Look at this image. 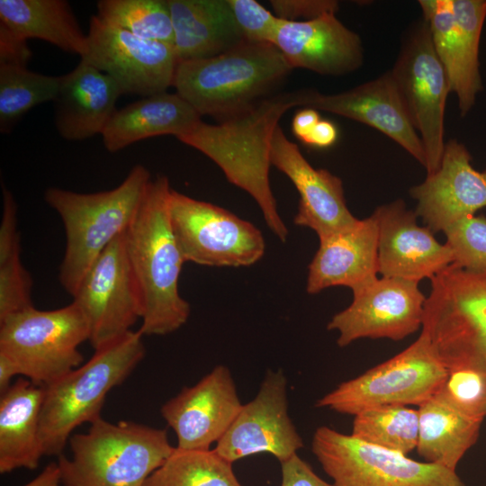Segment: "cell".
I'll list each match as a JSON object with an SVG mask.
<instances>
[{
  "label": "cell",
  "mask_w": 486,
  "mask_h": 486,
  "mask_svg": "<svg viewBox=\"0 0 486 486\" xmlns=\"http://www.w3.org/2000/svg\"><path fill=\"white\" fill-rule=\"evenodd\" d=\"M244 40L273 44L281 19L255 0H228Z\"/></svg>",
  "instance_id": "cell-38"
},
{
  "label": "cell",
  "mask_w": 486,
  "mask_h": 486,
  "mask_svg": "<svg viewBox=\"0 0 486 486\" xmlns=\"http://www.w3.org/2000/svg\"><path fill=\"white\" fill-rule=\"evenodd\" d=\"M0 23L25 40L39 39L80 58L87 34L65 0H0Z\"/></svg>",
  "instance_id": "cell-29"
},
{
  "label": "cell",
  "mask_w": 486,
  "mask_h": 486,
  "mask_svg": "<svg viewBox=\"0 0 486 486\" xmlns=\"http://www.w3.org/2000/svg\"><path fill=\"white\" fill-rule=\"evenodd\" d=\"M88 339L87 321L73 302L52 310L32 306L0 320V354L43 386L82 364L78 346Z\"/></svg>",
  "instance_id": "cell-8"
},
{
  "label": "cell",
  "mask_w": 486,
  "mask_h": 486,
  "mask_svg": "<svg viewBox=\"0 0 486 486\" xmlns=\"http://www.w3.org/2000/svg\"><path fill=\"white\" fill-rule=\"evenodd\" d=\"M302 446L288 412L286 377L281 370H269L255 398L242 405L214 450L231 463L257 454H272L282 463Z\"/></svg>",
  "instance_id": "cell-17"
},
{
  "label": "cell",
  "mask_w": 486,
  "mask_h": 486,
  "mask_svg": "<svg viewBox=\"0 0 486 486\" xmlns=\"http://www.w3.org/2000/svg\"><path fill=\"white\" fill-rule=\"evenodd\" d=\"M417 451L425 462L455 471L476 443L482 421L468 418L436 396L418 408Z\"/></svg>",
  "instance_id": "cell-30"
},
{
  "label": "cell",
  "mask_w": 486,
  "mask_h": 486,
  "mask_svg": "<svg viewBox=\"0 0 486 486\" xmlns=\"http://www.w3.org/2000/svg\"><path fill=\"white\" fill-rule=\"evenodd\" d=\"M0 225V320L32 307V279L20 257L17 205L10 190L3 185Z\"/></svg>",
  "instance_id": "cell-31"
},
{
  "label": "cell",
  "mask_w": 486,
  "mask_h": 486,
  "mask_svg": "<svg viewBox=\"0 0 486 486\" xmlns=\"http://www.w3.org/2000/svg\"><path fill=\"white\" fill-rule=\"evenodd\" d=\"M201 120L179 94L165 92L116 110L101 136L106 150L114 153L151 137L177 138Z\"/></svg>",
  "instance_id": "cell-28"
},
{
  "label": "cell",
  "mask_w": 486,
  "mask_h": 486,
  "mask_svg": "<svg viewBox=\"0 0 486 486\" xmlns=\"http://www.w3.org/2000/svg\"><path fill=\"white\" fill-rule=\"evenodd\" d=\"M171 229L184 261L208 266H248L265 254L261 231L215 204L171 190Z\"/></svg>",
  "instance_id": "cell-12"
},
{
  "label": "cell",
  "mask_w": 486,
  "mask_h": 486,
  "mask_svg": "<svg viewBox=\"0 0 486 486\" xmlns=\"http://www.w3.org/2000/svg\"><path fill=\"white\" fill-rule=\"evenodd\" d=\"M32 54L27 40L0 23V64L27 67Z\"/></svg>",
  "instance_id": "cell-41"
},
{
  "label": "cell",
  "mask_w": 486,
  "mask_h": 486,
  "mask_svg": "<svg viewBox=\"0 0 486 486\" xmlns=\"http://www.w3.org/2000/svg\"><path fill=\"white\" fill-rule=\"evenodd\" d=\"M311 450L334 486H464L455 471L410 459L327 426L315 430Z\"/></svg>",
  "instance_id": "cell-10"
},
{
  "label": "cell",
  "mask_w": 486,
  "mask_h": 486,
  "mask_svg": "<svg viewBox=\"0 0 486 486\" xmlns=\"http://www.w3.org/2000/svg\"><path fill=\"white\" fill-rule=\"evenodd\" d=\"M308 270L306 291L310 294L333 286L356 292L375 281L378 223L374 213L348 230L320 238Z\"/></svg>",
  "instance_id": "cell-24"
},
{
  "label": "cell",
  "mask_w": 486,
  "mask_h": 486,
  "mask_svg": "<svg viewBox=\"0 0 486 486\" xmlns=\"http://www.w3.org/2000/svg\"><path fill=\"white\" fill-rule=\"evenodd\" d=\"M143 486H242L232 463L215 450H184L175 447L165 463Z\"/></svg>",
  "instance_id": "cell-32"
},
{
  "label": "cell",
  "mask_w": 486,
  "mask_h": 486,
  "mask_svg": "<svg viewBox=\"0 0 486 486\" xmlns=\"http://www.w3.org/2000/svg\"><path fill=\"white\" fill-rule=\"evenodd\" d=\"M97 16L104 22L148 40L173 46L167 0H100Z\"/></svg>",
  "instance_id": "cell-35"
},
{
  "label": "cell",
  "mask_w": 486,
  "mask_h": 486,
  "mask_svg": "<svg viewBox=\"0 0 486 486\" xmlns=\"http://www.w3.org/2000/svg\"><path fill=\"white\" fill-rule=\"evenodd\" d=\"M307 92L302 88L274 93L218 124L201 120L176 138L212 159L230 183L247 192L282 242L286 241L288 230L270 186L271 140L280 118L289 109L303 106Z\"/></svg>",
  "instance_id": "cell-1"
},
{
  "label": "cell",
  "mask_w": 486,
  "mask_h": 486,
  "mask_svg": "<svg viewBox=\"0 0 486 486\" xmlns=\"http://www.w3.org/2000/svg\"><path fill=\"white\" fill-rule=\"evenodd\" d=\"M434 50L458 101L462 117L483 89L479 48L486 19V0H419Z\"/></svg>",
  "instance_id": "cell-13"
},
{
  "label": "cell",
  "mask_w": 486,
  "mask_h": 486,
  "mask_svg": "<svg viewBox=\"0 0 486 486\" xmlns=\"http://www.w3.org/2000/svg\"><path fill=\"white\" fill-rule=\"evenodd\" d=\"M471 162L464 144L450 139L438 169L410 189L417 202L415 213L434 234L486 207V173Z\"/></svg>",
  "instance_id": "cell-20"
},
{
  "label": "cell",
  "mask_w": 486,
  "mask_h": 486,
  "mask_svg": "<svg viewBox=\"0 0 486 486\" xmlns=\"http://www.w3.org/2000/svg\"><path fill=\"white\" fill-rule=\"evenodd\" d=\"M177 61L212 58L244 40L228 0H167Z\"/></svg>",
  "instance_id": "cell-26"
},
{
  "label": "cell",
  "mask_w": 486,
  "mask_h": 486,
  "mask_svg": "<svg viewBox=\"0 0 486 486\" xmlns=\"http://www.w3.org/2000/svg\"><path fill=\"white\" fill-rule=\"evenodd\" d=\"M151 180L149 171L138 164L111 190L86 194L50 187L45 191L44 200L58 214L66 232L58 279L68 294H75L104 250L127 232Z\"/></svg>",
  "instance_id": "cell-3"
},
{
  "label": "cell",
  "mask_w": 486,
  "mask_h": 486,
  "mask_svg": "<svg viewBox=\"0 0 486 486\" xmlns=\"http://www.w3.org/2000/svg\"><path fill=\"white\" fill-rule=\"evenodd\" d=\"M373 213L378 223V272L382 277L419 282L454 263L448 245L419 226L415 211L407 209L402 199L380 205Z\"/></svg>",
  "instance_id": "cell-21"
},
{
  "label": "cell",
  "mask_w": 486,
  "mask_h": 486,
  "mask_svg": "<svg viewBox=\"0 0 486 486\" xmlns=\"http://www.w3.org/2000/svg\"><path fill=\"white\" fill-rule=\"evenodd\" d=\"M73 297L97 349L132 330L141 319L139 289L130 265L125 233L115 238L83 277Z\"/></svg>",
  "instance_id": "cell-14"
},
{
  "label": "cell",
  "mask_w": 486,
  "mask_h": 486,
  "mask_svg": "<svg viewBox=\"0 0 486 486\" xmlns=\"http://www.w3.org/2000/svg\"><path fill=\"white\" fill-rule=\"evenodd\" d=\"M270 163L288 176L299 193L296 225L310 228L322 238L358 222L347 208L341 179L313 167L279 125L271 140Z\"/></svg>",
  "instance_id": "cell-19"
},
{
  "label": "cell",
  "mask_w": 486,
  "mask_h": 486,
  "mask_svg": "<svg viewBox=\"0 0 486 486\" xmlns=\"http://www.w3.org/2000/svg\"><path fill=\"white\" fill-rule=\"evenodd\" d=\"M390 72L409 119L420 137L427 175H431L438 169L445 149V111L451 92L424 18L404 33Z\"/></svg>",
  "instance_id": "cell-11"
},
{
  "label": "cell",
  "mask_w": 486,
  "mask_h": 486,
  "mask_svg": "<svg viewBox=\"0 0 486 486\" xmlns=\"http://www.w3.org/2000/svg\"><path fill=\"white\" fill-rule=\"evenodd\" d=\"M484 172L486 173V167H485V169H484Z\"/></svg>",
  "instance_id": "cell-46"
},
{
  "label": "cell",
  "mask_w": 486,
  "mask_h": 486,
  "mask_svg": "<svg viewBox=\"0 0 486 486\" xmlns=\"http://www.w3.org/2000/svg\"><path fill=\"white\" fill-rule=\"evenodd\" d=\"M142 337L139 330L127 332L94 349L86 363L44 386L40 417L44 455L59 456L75 428L101 418L108 392L143 359Z\"/></svg>",
  "instance_id": "cell-5"
},
{
  "label": "cell",
  "mask_w": 486,
  "mask_h": 486,
  "mask_svg": "<svg viewBox=\"0 0 486 486\" xmlns=\"http://www.w3.org/2000/svg\"><path fill=\"white\" fill-rule=\"evenodd\" d=\"M425 301L418 282L382 276L353 292L351 304L327 328L338 332L341 347L361 338L401 340L422 328Z\"/></svg>",
  "instance_id": "cell-16"
},
{
  "label": "cell",
  "mask_w": 486,
  "mask_h": 486,
  "mask_svg": "<svg viewBox=\"0 0 486 486\" xmlns=\"http://www.w3.org/2000/svg\"><path fill=\"white\" fill-rule=\"evenodd\" d=\"M338 135V129L333 122L320 119L302 142L310 147L328 148L337 141Z\"/></svg>",
  "instance_id": "cell-42"
},
{
  "label": "cell",
  "mask_w": 486,
  "mask_h": 486,
  "mask_svg": "<svg viewBox=\"0 0 486 486\" xmlns=\"http://www.w3.org/2000/svg\"><path fill=\"white\" fill-rule=\"evenodd\" d=\"M303 107L340 115L383 133L424 167L426 155L390 70L347 91L325 94L308 88Z\"/></svg>",
  "instance_id": "cell-22"
},
{
  "label": "cell",
  "mask_w": 486,
  "mask_h": 486,
  "mask_svg": "<svg viewBox=\"0 0 486 486\" xmlns=\"http://www.w3.org/2000/svg\"><path fill=\"white\" fill-rule=\"evenodd\" d=\"M86 34L88 50L81 59L112 77L122 94L147 97L173 86L178 61L172 45L141 39L97 15Z\"/></svg>",
  "instance_id": "cell-15"
},
{
  "label": "cell",
  "mask_w": 486,
  "mask_h": 486,
  "mask_svg": "<svg viewBox=\"0 0 486 486\" xmlns=\"http://www.w3.org/2000/svg\"><path fill=\"white\" fill-rule=\"evenodd\" d=\"M435 396L468 418L481 421L486 418V379L474 370H448Z\"/></svg>",
  "instance_id": "cell-36"
},
{
  "label": "cell",
  "mask_w": 486,
  "mask_h": 486,
  "mask_svg": "<svg viewBox=\"0 0 486 486\" xmlns=\"http://www.w3.org/2000/svg\"><path fill=\"white\" fill-rule=\"evenodd\" d=\"M454 263L464 269L486 273V216L463 218L444 231Z\"/></svg>",
  "instance_id": "cell-37"
},
{
  "label": "cell",
  "mask_w": 486,
  "mask_h": 486,
  "mask_svg": "<svg viewBox=\"0 0 486 486\" xmlns=\"http://www.w3.org/2000/svg\"><path fill=\"white\" fill-rule=\"evenodd\" d=\"M351 435L407 455L416 449L418 444V410L402 405L364 410L354 416Z\"/></svg>",
  "instance_id": "cell-33"
},
{
  "label": "cell",
  "mask_w": 486,
  "mask_h": 486,
  "mask_svg": "<svg viewBox=\"0 0 486 486\" xmlns=\"http://www.w3.org/2000/svg\"><path fill=\"white\" fill-rule=\"evenodd\" d=\"M421 333L447 370L486 379V273L451 264L430 279Z\"/></svg>",
  "instance_id": "cell-7"
},
{
  "label": "cell",
  "mask_w": 486,
  "mask_h": 486,
  "mask_svg": "<svg viewBox=\"0 0 486 486\" xmlns=\"http://www.w3.org/2000/svg\"><path fill=\"white\" fill-rule=\"evenodd\" d=\"M242 405L230 369L220 364L166 401L160 412L176 436L177 448L208 450L222 437Z\"/></svg>",
  "instance_id": "cell-18"
},
{
  "label": "cell",
  "mask_w": 486,
  "mask_h": 486,
  "mask_svg": "<svg viewBox=\"0 0 486 486\" xmlns=\"http://www.w3.org/2000/svg\"><path fill=\"white\" fill-rule=\"evenodd\" d=\"M273 44L292 68L324 76L349 74L364 62L360 36L343 24L336 13L305 22L281 19Z\"/></svg>",
  "instance_id": "cell-23"
},
{
  "label": "cell",
  "mask_w": 486,
  "mask_h": 486,
  "mask_svg": "<svg viewBox=\"0 0 486 486\" xmlns=\"http://www.w3.org/2000/svg\"><path fill=\"white\" fill-rule=\"evenodd\" d=\"M320 120V114L315 109L305 108L299 111L293 116L292 122L293 134L302 140L314 128Z\"/></svg>",
  "instance_id": "cell-43"
},
{
  "label": "cell",
  "mask_w": 486,
  "mask_h": 486,
  "mask_svg": "<svg viewBox=\"0 0 486 486\" xmlns=\"http://www.w3.org/2000/svg\"><path fill=\"white\" fill-rule=\"evenodd\" d=\"M122 93L108 75L80 58L68 74L59 76L54 99V121L58 133L68 141H79L102 134L116 112Z\"/></svg>",
  "instance_id": "cell-25"
},
{
  "label": "cell",
  "mask_w": 486,
  "mask_h": 486,
  "mask_svg": "<svg viewBox=\"0 0 486 486\" xmlns=\"http://www.w3.org/2000/svg\"><path fill=\"white\" fill-rule=\"evenodd\" d=\"M18 374L20 372L17 366L7 356L0 354V394L12 385L11 380Z\"/></svg>",
  "instance_id": "cell-45"
},
{
  "label": "cell",
  "mask_w": 486,
  "mask_h": 486,
  "mask_svg": "<svg viewBox=\"0 0 486 486\" xmlns=\"http://www.w3.org/2000/svg\"><path fill=\"white\" fill-rule=\"evenodd\" d=\"M270 4L278 18L290 22L310 21L339 9L335 0H271Z\"/></svg>",
  "instance_id": "cell-39"
},
{
  "label": "cell",
  "mask_w": 486,
  "mask_h": 486,
  "mask_svg": "<svg viewBox=\"0 0 486 486\" xmlns=\"http://www.w3.org/2000/svg\"><path fill=\"white\" fill-rule=\"evenodd\" d=\"M23 486H62L58 464L50 463L37 477Z\"/></svg>",
  "instance_id": "cell-44"
},
{
  "label": "cell",
  "mask_w": 486,
  "mask_h": 486,
  "mask_svg": "<svg viewBox=\"0 0 486 486\" xmlns=\"http://www.w3.org/2000/svg\"><path fill=\"white\" fill-rule=\"evenodd\" d=\"M292 69L274 44L243 41L212 58L178 62L173 86L201 117L219 122L274 94Z\"/></svg>",
  "instance_id": "cell-4"
},
{
  "label": "cell",
  "mask_w": 486,
  "mask_h": 486,
  "mask_svg": "<svg viewBox=\"0 0 486 486\" xmlns=\"http://www.w3.org/2000/svg\"><path fill=\"white\" fill-rule=\"evenodd\" d=\"M448 370L433 352L427 337L356 378L342 382L315 406L356 415L374 407L417 405L436 395Z\"/></svg>",
  "instance_id": "cell-9"
},
{
  "label": "cell",
  "mask_w": 486,
  "mask_h": 486,
  "mask_svg": "<svg viewBox=\"0 0 486 486\" xmlns=\"http://www.w3.org/2000/svg\"><path fill=\"white\" fill-rule=\"evenodd\" d=\"M281 486H334L322 480L297 454L281 463Z\"/></svg>",
  "instance_id": "cell-40"
},
{
  "label": "cell",
  "mask_w": 486,
  "mask_h": 486,
  "mask_svg": "<svg viewBox=\"0 0 486 486\" xmlns=\"http://www.w3.org/2000/svg\"><path fill=\"white\" fill-rule=\"evenodd\" d=\"M0 395V473L34 470L44 456L40 437L44 386L19 378Z\"/></svg>",
  "instance_id": "cell-27"
},
{
  "label": "cell",
  "mask_w": 486,
  "mask_h": 486,
  "mask_svg": "<svg viewBox=\"0 0 486 486\" xmlns=\"http://www.w3.org/2000/svg\"><path fill=\"white\" fill-rule=\"evenodd\" d=\"M59 76L0 64V130L6 133L32 108L54 101Z\"/></svg>",
  "instance_id": "cell-34"
},
{
  "label": "cell",
  "mask_w": 486,
  "mask_h": 486,
  "mask_svg": "<svg viewBox=\"0 0 486 486\" xmlns=\"http://www.w3.org/2000/svg\"><path fill=\"white\" fill-rule=\"evenodd\" d=\"M71 456H58L62 486H143L176 446L166 429L99 418L69 438Z\"/></svg>",
  "instance_id": "cell-6"
},
{
  "label": "cell",
  "mask_w": 486,
  "mask_h": 486,
  "mask_svg": "<svg viewBox=\"0 0 486 486\" xmlns=\"http://www.w3.org/2000/svg\"><path fill=\"white\" fill-rule=\"evenodd\" d=\"M171 190L166 176L152 179L125 233L128 258L140 296L142 323L139 331L143 336H164L179 329L191 311L178 289L185 262L170 225Z\"/></svg>",
  "instance_id": "cell-2"
}]
</instances>
